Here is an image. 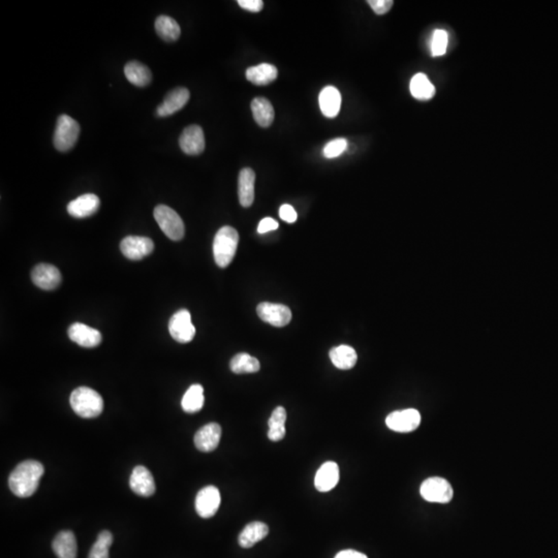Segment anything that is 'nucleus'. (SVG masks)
Masks as SVG:
<instances>
[{"instance_id": "nucleus-36", "label": "nucleus", "mask_w": 558, "mask_h": 558, "mask_svg": "<svg viewBox=\"0 0 558 558\" xmlns=\"http://www.w3.org/2000/svg\"><path fill=\"white\" fill-rule=\"evenodd\" d=\"M286 411L284 410V407H279L273 411L272 414H271L270 419L268 421L269 427L271 426H279V425H282L284 426L286 424Z\"/></svg>"}, {"instance_id": "nucleus-37", "label": "nucleus", "mask_w": 558, "mask_h": 558, "mask_svg": "<svg viewBox=\"0 0 558 558\" xmlns=\"http://www.w3.org/2000/svg\"><path fill=\"white\" fill-rule=\"evenodd\" d=\"M237 4L244 10L251 13L261 12L264 8V1L262 0H238Z\"/></svg>"}, {"instance_id": "nucleus-6", "label": "nucleus", "mask_w": 558, "mask_h": 558, "mask_svg": "<svg viewBox=\"0 0 558 558\" xmlns=\"http://www.w3.org/2000/svg\"><path fill=\"white\" fill-rule=\"evenodd\" d=\"M420 493L426 502L436 504H448L454 495L451 484L438 476L425 480L421 485Z\"/></svg>"}, {"instance_id": "nucleus-8", "label": "nucleus", "mask_w": 558, "mask_h": 558, "mask_svg": "<svg viewBox=\"0 0 558 558\" xmlns=\"http://www.w3.org/2000/svg\"><path fill=\"white\" fill-rule=\"evenodd\" d=\"M386 424L393 431L407 433L420 426L421 414L414 409L393 412L386 419Z\"/></svg>"}, {"instance_id": "nucleus-4", "label": "nucleus", "mask_w": 558, "mask_h": 558, "mask_svg": "<svg viewBox=\"0 0 558 558\" xmlns=\"http://www.w3.org/2000/svg\"><path fill=\"white\" fill-rule=\"evenodd\" d=\"M80 134V125L68 115H61L57 119L53 143L58 151L66 152L76 145Z\"/></svg>"}, {"instance_id": "nucleus-13", "label": "nucleus", "mask_w": 558, "mask_h": 558, "mask_svg": "<svg viewBox=\"0 0 558 558\" xmlns=\"http://www.w3.org/2000/svg\"><path fill=\"white\" fill-rule=\"evenodd\" d=\"M181 150L189 156H198L205 150V137L202 127L189 125L179 138Z\"/></svg>"}, {"instance_id": "nucleus-5", "label": "nucleus", "mask_w": 558, "mask_h": 558, "mask_svg": "<svg viewBox=\"0 0 558 558\" xmlns=\"http://www.w3.org/2000/svg\"><path fill=\"white\" fill-rule=\"evenodd\" d=\"M154 218L165 236L173 241L184 237L185 228L179 214L165 205H158L154 209Z\"/></svg>"}, {"instance_id": "nucleus-12", "label": "nucleus", "mask_w": 558, "mask_h": 558, "mask_svg": "<svg viewBox=\"0 0 558 558\" xmlns=\"http://www.w3.org/2000/svg\"><path fill=\"white\" fill-rule=\"evenodd\" d=\"M32 279L35 286L43 290H55L61 286V277L58 268L50 264H39L33 268Z\"/></svg>"}, {"instance_id": "nucleus-11", "label": "nucleus", "mask_w": 558, "mask_h": 558, "mask_svg": "<svg viewBox=\"0 0 558 558\" xmlns=\"http://www.w3.org/2000/svg\"><path fill=\"white\" fill-rule=\"evenodd\" d=\"M120 249L127 259L140 261L154 251V243L148 237L127 236L121 241Z\"/></svg>"}, {"instance_id": "nucleus-40", "label": "nucleus", "mask_w": 558, "mask_h": 558, "mask_svg": "<svg viewBox=\"0 0 558 558\" xmlns=\"http://www.w3.org/2000/svg\"><path fill=\"white\" fill-rule=\"evenodd\" d=\"M286 436V427L279 425V426H271L268 430V438L272 442H279Z\"/></svg>"}, {"instance_id": "nucleus-26", "label": "nucleus", "mask_w": 558, "mask_h": 558, "mask_svg": "<svg viewBox=\"0 0 558 558\" xmlns=\"http://www.w3.org/2000/svg\"><path fill=\"white\" fill-rule=\"evenodd\" d=\"M329 356L333 365L341 370L352 369L358 360L356 350L352 346L345 345L333 348L329 353Z\"/></svg>"}, {"instance_id": "nucleus-20", "label": "nucleus", "mask_w": 558, "mask_h": 558, "mask_svg": "<svg viewBox=\"0 0 558 558\" xmlns=\"http://www.w3.org/2000/svg\"><path fill=\"white\" fill-rule=\"evenodd\" d=\"M322 113L328 118H335L341 107V94L334 86H326L319 96Z\"/></svg>"}, {"instance_id": "nucleus-22", "label": "nucleus", "mask_w": 558, "mask_h": 558, "mask_svg": "<svg viewBox=\"0 0 558 558\" xmlns=\"http://www.w3.org/2000/svg\"><path fill=\"white\" fill-rule=\"evenodd\" d=\"M52 549L57 558H77L78 546L74 533L63 531L57 533L52 542Z\"/></svg>"}, {"instance_id": "nucleus-38", "label": "nucleus", "mask_w": 558, "mask_h": 558, "mask_svg": "<svg viewBox=\"0 0 558 558\" xmlns=\"http://www.w3.org/2000/svg\"><path fill=\"white\" fill-rule=\"evenodd\" d=\"M279 216L282 220L288 222V224H293V222H295L298 217L297 213H296L295 209L288 204H284L280 207Z\"/></svg>"}, {"instance_id": "nucleus-15", "label": "nucleus", "mask_w": 558, "mask_h": 558, "mask_svg": "<svg viewBox=\"0 0 558 558\" xmlns=\"http://www.w3.org/2000/svg\"><path fill=\"white\" fill-rule=\"evenodd\" d=\"M222 438V427L217 423H209L198 429L194 442L198 451L210 453L218 447Z\"/></svg>"}, {"instance_id": "nucleus-1", "label": "nucleus", "mask_w": 558, "mask_h": 558, "mask_svg": "<svg viewBox=\"0 0 558 558\" xmlns=\"http://www.w3.org/2000/svg\"><path fill=\"white\" fill-rule=\"evenodd\" d=\"M44 473L45 469L39 461H23L17 465L8 478L11 491L18 497H30L39 488Z\"/></svg>"}, {"instance_id": "nucleus-30", "label": "nucleus", "mask_w": 558, "mask_h": 558, "mask_svg": "<svg viewBox=\"0 0 558 558\" xmlns=\"http://www.w3.org/2000/svg\"><path fill=\"white\" fill-rule=\"evenodd\" d=\"M156 30L165 42H175L180 37L181 30L176 20L162 15L156 20Z\"/></svg>"}, {"instance_id": "nucleus-9", "label": "nucleus", "mask_w": 558, "mask_h": 558, "mask_svg": "<svg viewBox=\"0 0 558 558\" xmlns=\"http://www.w3.org/2000/svg\"><path fill=\"white\" fill-rule=\"evenodd\" d=\"M257 312L262 321L274 327H284L292 319V312L290 308L282 304L263 302L258 305Z\"/></svg>"}, {"instance_id": "nucleus-39", "label": "nucleus", "mask_w": 558, "mask_h": 558, "mask_svg": "<svg viewBox=\"0 0 558 558\" xmlns=\"http://www.w3.org/2000/svg\"><path fill=\"white\" fill-rule=\"evenodd\" d=\"M279 227V224L277 220L271 217H266L260 222L259 227H258V233L266 234L268 232L277 230Z\"/></svg>"}, {"instance_id": "nucleus-18", "label": "nucleus", "mask_w": 558, "mask_h": 558, "mask_svg": "<svg viewBox=\"0 0 558 558\" xmlns=\"http://www.w3.org/2000/svg\"><path fill=\"white\" fill-rule=\"evenodd\" d=\"M101 201L94 194H85L68 203V213L75 218H85L98 213Z\"/></svg>"}, {"instance_id": "nucleus-3", "label": "nucleus", "mask_w": 558, "mask_h": 558, "mask_svg": "<svg viewBox=\"0 0 558 558\" xmlns=\"http://www.w3.org/2000/svg\"><path fill=\"white\" fill-rule=\"evenodd\" d=\"M239 243V234L232 227H222L213 241V255L220 268H226L233 261Z\"/></svg>"}, {"instance_id": "nucleus-31", "label": "nucleus", "mask_w": 558, "mask_h": 558, "mask_svg": "<svg viewBox=\"0 0 558 558\" xmlns=\"http://www.w3.org/2000/svg\"><path fill=\"white\" fill-rule=\"evenodd\" d=\"M230 367L234 374H255V372H259L261 365H260L259 360L255 357L251 356L246 353H240L232 359Z\"/></svg>"}, {"instance_id": "nucleus-7", "label": "nucleus", "mask_w": 558, "mask_h": 558, "mask_svg": "<svg viewBox=\"0 0 558 558\" xmlns=\"http://www.w3.org/2000/svg\"><path fill=\"white\" fill-rule=\"evenodd\" d=\"M169 332L177 343H189L193 341L196 328L191 323V315L189 310H181L170 319Z\"/></svg>"}, {"instance_id": "nucleus-23", "label": "nucleus", "mask_w": 558, "mask_h": 558, "mask_svg": "<svg viewBox=\"0 0 558 558\" xmlns=\"http://www.w3.org/2000/svg\"><path fill=\"white\" fill-rule=\"evenodd\" d=\"M246 79L257 86H266L274 82L279 77V70L277 66L270 63H261V65L251 66L246 70Z\"/></svg>"}, {"instance_id": "nucleus-16", "label": "nucleus", "mask_w": 558, "mask_h": 558, "mask_svg": "<svg viewBox=\"0 0 558 558\" xmlns=\"http://www.w3.org/2000/svg\"><path fill=\"white\" fill-rule=\"evenodd\" d=\"M129 486L137 495L149 497L156 493V482L149 469L142 465L136 467L129 478Z\"/></svg>"}, {"instance_id": "nucleus-24", "label": "nucleus", "mask_w": 558, "mask_h": 558, "mask_svg": "<svg viewBox=\"0 0 558 558\" xmlns=\"http://www.w3.org/2000/svg\"><path fill=\"white\" fill-rule=\"evenodd\" d=\"M269 527L263 522L255 521L247 524L238 538V543L242 548H251L257 543L262 541L267 537Z\"/></svg>"}, {"instance_id": "nucleus-27", "label": "nucleus", "mask_w": 558, "mask_h": 558, "mask_svg": "<svg viewBox=\"0 0 558 558\" xmlns=\"http://www.w3.org/2000/svg\"><path fill=\"white\" fill-rule=\"evenodd\" d=\"M125 74L132 85L146 87L152 81L150 68L139 61H129L125 68Z\"/></svg>"}, {"instance_id": "nucleus-10", "label": "nucleus", "mask_w": 558, "mask_h": 558, "mask_svg": "<svg viewBox=\"0 0 558 558\" xmlns=\"http://www.w3.org/2000/svg\"><path fill=\"white\" fill-rule=\"evenodd\" d=\"M222 496L215 486H207L201 489L196 497V511L200 517L209 519L215 515L220 509Z\"/></svg>"}, {"instance_id": "nucleus-21", "label": "nucleus", "mask_w": 558, "mask_h": 558, "mask_svg": "<svg viewBox=\"0 0 558 558\" xmlns=\"http://www.w3.org/2000/svg\"><path fill=\"white\" fill-rule=\"evenodd\" d=\"M255 173L251 167H244L238 179V195L242 206L251 207L255 201Z\"/></svg>"}, {"instance_id": "nucleus-34", "label": "nucleus", "mask_w": 558, "mask_h": 558, "mask_svg": "<svg viewBox=\"0 0 558 558\" xmlns=\"http://www.w3.org/2000/svg\"><path fill=\"white\" fill-rule=\"evenodd\" d=\"M346 148H348V141L345 139H335V140L327 143V145L324 148V156L327 158H337L345 151Z\"/></svg>"}, {"instance_id": "nucleus-19", "label": "nucleus", "mask_w": 558, "mask_h": 558, "mask_svg": "<svg viewBox=\"0 0 558 558\" xmlns=\"http://www.w3.org/2000/svg\"><path fill=\"white\" fill-rule=\"evenodd\" d=\"M338 465L333 461H328L317 471L315 478V486L319 493H328L338 484Z\"/></svg>"}, {"instance_id": "nucleus-28", "label": "nucleus", "mask_w": 558, "mask_h": 558, "mask_svg": "<svg viewBox=\"0 0 558 558\" xmlns=\"http://www.w3.org/2000/svg\"><path fill=\"white\" fill-rule=\"evenodd\" d=\"M204 401V388L198 383H195L185 392L182 401H181V407L185 412L195 414L203 409Z\"/></svg>"}, {"instance_id": "nucleus-35", "label": "nucleus", "mask_w": 558, "mask_h": 558, "mask_svg": "<svg viewBox=\"0 0 558 558\" xmlns=\"http://www.w3.org/2000/svg\"><path fill=\"white\" fill-rule=\"evenodd\" d=\"M367 2L376 15L387 14L394 4L392 0H369Z\"/></svg>"}, {"instance_id": "nucleus-33", "label": "nucleus", "mask_w": 558, "mask_h": 558, "mask_svg": "<svg viewBox=\"0 0 558 558\" xmlns=\"http://www.w3.org/2000/svg\"><path fill=\"white\" fill-rule=\"evenodd\" d=\"M448 33L445 30H438L432 37L431 51L434 57L443 56L447 52Z\"/></svg>"}, {"instance_id": "nucleus-41", "label": "nucleus", "mask_w": 558, "mask_h": 558, "mask_svg": "<svg viewBox=\"0 0 558 558\" xmlns=\"http://www.w3.org/2000/svg\"><path fill=\"white\" fill-rule=\"evenodd\" d=\"M335 558H368L366 557L365 554L363 553L358 552V551L355 550H343L341 551L335 557Z\"/></svg>"}, {"instance_id": "nucleus-14", "label": "nucleus", "mask_w": 558, "mask_h": 558, "mask_svg": "<svg viewBox=\"0 0 558 558\" xmlns=\"http://www.w3.org/2000/svg\"><path fill=\"white\" fill-rule=\"evenodd\" d=\"M189 98L191 94L189 89L184 87L175 88L167 94L164 101L158 106L156 115L160 117L173 115L189 103Z\"/></svg>"}, {"instance_id": "nucleus-17", "label": "nucleus", "mask_w": 558, "mask_h": 558, "mask_svg": "<svg viewBox=\"0 0 558 558\" xmlns=\"http://www.w3.org/2000/svg\"><path fill=\"white\" fill-rule=\"evenodd\" d=\"M68 337L83 348H96L103 339L99 330L81 323L72 324L68 328Z\"/></svg>"}, {"instance_id": "nucleus-29", "label": "nucleus", "mask_w": 558, "mask_h": 558, "mask_svg": "<svg viewBox=\"0 0 558 558\" xmlns=\"http://www.w3.org/2000/svg\"><path fill=\"white\" fill-rule=\"evenodd\" d=\"M410 88H411L412 96L419 101H429L436 94V87L433 84L430 82L426 75L422 74V72L412 77Z\"/></svg>"}, {"instance_id": "nucleus-2", "label": "nucleus", "mask_w": 558, "mask_h": 558, "mask_svg": "<svg viewBox=\"0 0 558 558\" xmlns=\"http://www.w3.org/2000/svg\"><path fill=\"white\" fill-rule=\"evenodd\" d=\"M72 411L84 419L96 418L103 411V399L96 391L88 387H79L70 397Z\"/></svg>"}, {"instance_id": "nucleus-32", "label": "nucleus", "mask_w": 558, "mask_h": 558, "mask_svg": "<svg viewBox=\"0 0 558 558\" xmlns=\"http://www.w3.org/2000/svg\"><path fill=\"white\" fill-rule=\"evenodd\" d=\"M113 544V535L110 531L99 533L98 540L90 550L88 558H109L110 547Z\"/></svg>"}, {"instance_id": "nucleus-25", "label": "nucleus", "mask_w": 558, "mask_h": 558, "mask_svg": "<svg viewBox=\"0 0 558 558\" xmlns=\"http://www.w3.org/2000/svg\"><path fill=\"white\" fill-rule=\"evenodd\" d=\"M251 111L255 122L264 129L270 127L274 121L275 112L272 103L266 98H255L251 101Z\"/></svg>"}]
</instances>
